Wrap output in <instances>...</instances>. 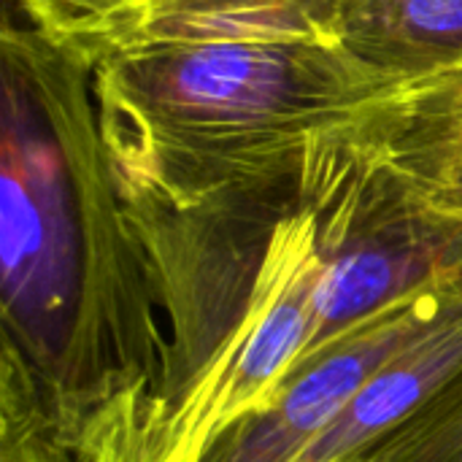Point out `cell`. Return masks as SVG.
Here are the masks:
<instances>
[{
  "label": "cell",
  "mask_w": 462,
  "mask_h": 462,
  "mask_svg": "<svg viewBox=\"0 0 462 462\" xmlns=\"http://www.w3.org/2000/svg\"><path fill=\"white\" fill-rule=\"evenodd\" d=\"M0 336L35 371L79 462L157 398L168 333L108 162L87 65L5 24Z\"/></svg>",
  "instance_id": "1"
},
{
  "label": "cell",
  "mask_w": 462,
  "mask_h": 462,
  "mask_svg": "<svg viewBox=\"0 0 462 462\" xmlns=\"http://www.w3.org/2000/svg\"><path fill=\"white\" fill-rule=\"evenodd\" d=\"M336 5L152 0L73 49L122 198L195 206L282 176L374 100L387 84L344 49Z\"/></svg>",
  "instance_id": "2"
},
{
  "label": "cell",
  "mask_w": 462,
  "mask_h": 462,
  "mask_svg": "<svg viewBox=\"0 0 462 462\" xmlns=\"http://www.w3.org/2000/svg\"><path fill=\"white\" fill-rule=\"evenodd\" d=\"M300 184L319 252L309 355L409 295L462 279V222L428 208L355 116L309 138Z\"/></svg>",
  "instance_id": "3"
},
{
  "label": "cell",
  "mask_w": 462,
  "mask_h": 462,
  "mask_svg": "<svg viewBox=\"0 0 462 462\" xmlns=\"http://www.w3.org/2000/svg\"><path fill=\"white\" fill-rule=\"evenodd\" d=\"M462 303V279L409 295L300 360L276 401L227 433L206 462H290L417 336Z\"/></svg>",
  "instance_id": "4"
},
{
  "label": "cell",
  "mask_w": 462,
  "mask_h": 462,
  "mask_svg": "<svg viewBox=\"0 0 462 462\" xmlns=\"http://www.w3.org/2000/svg\"><path fill=\"white\" fill-rule=\"evenodd\" d=\"M355 119L428 208L462 222V65L387 84Z\"/></svg>",
  "instance_id": "5"
},
{
  "label": "cell",
  "mask_w": 462,
  "mask_h": 462,
  "mask_svg": "<svg viewBox=\"0 0 462 462\" xmlns=\"http://www.w3.org/2000/svg\"><path fill=\"white\" fill-rule=\"evenodd\" d=\"M462 374V303L403 346L290 462H360Z\"/></svg>",
  "instance_id": "6"
},
{
  "label": "cell",
  "mask_w": 462,
  "mask_h": 462,
  "mask_svg": "<svg viewBox=\"0 0 462 462\" xmlns=\"http://www.w3.org/2000/svg\"><path fill=\"white\" fill-rule=\"evenodd\" d=\"M336 24L384 84L462 65V0H338Z\"/></svg>",
  "instance_id": "7"
},
{
  "label": "cell",
  "mask_w": 462,
  "mask_h": 462,
  "mask_svg": "<svg viewBox=\"0 0 462 462\" xmlns=\"http://www.w3.org/2000/svg\"><path fill=\"white\" fill-rule=\"evenodd\" d=\"M0 462H79L22 352L0 336Z\"/></svg>",
  "instance_id": "8"
},
{
  "label": "cell",
  "mask_w": 462,
  "mask_h": 462,
  "mask_svg": "<svg viewBox=\"0 0 462 462\" xmlns=\"http://www.w3.org/2000/svg\"><path fill=\"white\" fill-rule=\"evenodd\" d=\"M360 462H462V374Z\"/></svg>",
  "instance_id": "9"
},
{
  "label": "cell",
  "mask_w": 462,
  "mask_h": 462,
  "mask_svg": "<svg viewBox=\"0 0 462 462\" xmlns=\"http://www.w3.org/2000/svg\"><path fill=\"white\" fill-rule=\"evenodd\" d=\"M32 30L49 43L73 51L152 0H16Z\"/></svg>",
  "instance_id": "10"
}]
</instances>
